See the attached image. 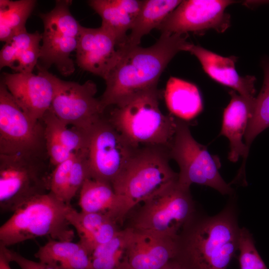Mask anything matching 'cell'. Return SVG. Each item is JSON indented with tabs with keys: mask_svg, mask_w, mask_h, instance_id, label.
<instances>
[{
	"mask_svg": "<svg viewBox=\"0 0 269 269\" xmlns=\"http://www.w3.org/2000/svg\"><path fill=\"white\" fill-rule=\"evenodd\" d=\"M130 232L131 228L126 227L110 241L97 247L91 255V269H129Z\"/></svg>",
	"mask_w": 269,
	"mask_h": 269,
	"instance_id": "d4e9b609",
	"label": "cell"
},
{
	"mask_svg": "<svg viewBox=\"0 0 269 269\" xmlns=\"http://www.w3.org/2000/svg\"><path fill=\"white\" fill-rule=\"evenodd\" d=\"M34 0H0V40L5 43L26 30V20L33 11Z\"/></svg>",
	"mask_w": 269,
	"mask_h": 269,
	"instance_id": "484cf974",
	"label": "cell"
},
{
	"mask_svg": "<svg viewBox=\"0 0 269 269\" xmlns=\"http://www.w3.org/2000/svg\"><path fill=\"white\" fill-rule=\"evenodd\" d=\"M42 34L26 30L6 41L0 52V67H8L15 73H31L40 57Z\"/></svg>",
	"mask_w": 269,
	"mask_h": 269,
	"instance_id": "7402d4cb",
	"label": "cell"
},
{
	"mask_svg": "<svg viewBox=\"0 0 269 269\" xmlns=\"http://www.w3.org/2000/svg\"><path fill=\"white\" fill-rule=\"evenodd\" d=\"M72 1L56 0L51 11L38 15L42 20L44 31L36 67L48 70L54 65L64 76L73 74L75 71L74 63L70 55L76 50L82 26L70 12Z\"/></svg>",
	"mask_w": 269,
	"mask_h": 269,
	"instance_id": "9c48e42d",
	"label": "cell"
},
{
	"mask_svg": "<svg viewBox=\"0 0 269 269\" xmlns=\"http://www.w3.org/2000/svg\"><path fill=\"white\" fill-rule=\"evenodd\" d=\"M10 262L3 250L0 248V269H11Z\"/></svg>",
	"mask_w": 269,
	"mask_h": 269,
	"instance_id": "836d02e7",
	"label": "cell"
},
{
	"mask_svg": "<svg viewBox=\"0 0 269 269\" xmlns=\"http://www.w3.org/2000/svg\"><path fill=\"white\" fill-rule=\"evenodd\" d=\"M168 148L159 146L139 147L130 162L113 182L130 214L135 207L177 181L178 173L169 165Z\"/></svg>",
	"mask_w": 269,
	"mask_h": 269,
	"instance_id": "5b68a950",
	"label": "cell"
},
{
	"mask_svg": "<svg viewBox=\"0 0 269 269\" xmlns=\"http://www.w3.org/2000/svg\"><path fill=\"white\" fill-rule=\"evenodd\" d=\"M79 192L81 211L106 214L121 225L129 215L123 198L111 184L89 178Z\"/></svg>",
	"mask_w": 269,
	"mask_h": 269,
	"instance_id": "44dd1931",
	"label": "cell"
},
{
	"mask_svg": "<svg viewBox=\"0 0 269 269\" xmlns=\"http://www.w3.org/2000/svg\"><path fill=\"white\" fill-rule=\"evenodd\" d=\"M51 166L48 155L0 154V211L49 192Z\"/></svg>",
	"mask_w": 269,
	"mask_h": 269,
	"instance_id": "8992f818",
	"label": "cell"
},
{
	"mask_svg": "<svg viewBox=\"0 0 269 269\" xmlns=\"http://www.w3.org/2000/svg\"><path fill=\"white\" fill-rule=\"evenodd\" d=\"M91 178L89 168L87 149L75 153V158L72 165L67 193L69 204L78 191H80L85 181Z\"/></svg>",
	"mask_w": 269,
	"mask_h": 269,
	"instance_id": "1f68e13d",
	"label": "cell"
},
{
	"mask_svg": "<svg viewBox=\"0 0 269 269\" xmlns=\"http://www.w3.org/2000/svg\"><path fill=\"white\" fill-rule=\"evenodd\" d=\"M161 96L157 87L136 93L112 106L107 118L135 147L168 148L176 131L177 119L161 112Z\"/></svg>",
	"mask_w": 269,
	"mask_h": 269,
	"instance_id": "3957f363",
	"label": "cell"
},
{
	"mask_svg": "<svg viewBox=\"0 0 269 269\" xmlns=\"http://www.w3.org/2000/svg\"><path fill=\"white\" fill-rule=\"evenodd\" d=\"M196 212L190 189L181 187L176 181L143 202L127 227L177 239Z\"/></svg>",
	"mask_w": 269,
	"mask_h": 269,
	"instance_id": "52a82bcc",
	"label": "cell"
},
{
	"mask_svg": "<svg viewBox=\"0 0 269 269\" xmlns=\"http://www.w3.org/2000/svg\"><path fill=\"white\" fill-rule=\"evenodd\" d=\"M42 121L45 135L57 140L72 153L88 148L89 132L64 123L52 112L50 109L44 115Z\"/></svg>",
	"mask_w": 269,
	"mask_h": 269,
	"instance_id": "4316f807",
	"label": "cell"
},
{
	"mask_svg": "<svg viewBox=\"0 0 269 269\" xmlns=\"http://www.w3.org/2000/svg\"><path fill=\"white\" fill-rule=\"evenodd\" d=\"M187 34L161 33L152 45L121 46V56L104 79L106 89L99 99L103 110L140 92L157 87L160 76L179 52L189 51Z\"/></svg>",
	"mask_w": 269,
	"mask_h": 269,
	"instance_id": "6da1fadb",
	"label": "cell"
},
{
	"mask_svg": "<svg viewBox=\"0 0 269 269\" xmlns=\"http://www.w3.org/2000/svg\"><path fill=\"white\" fill-rule=\"evenodd\" d=\"M70 206L50 192L31 199L0 226V246L8 247L39 237L72 241L74 232L67 217Z\"/></svg>",
	"mask_w": 269,
	"mask_h": 269,
	"instance_id": "277c9868",
	"label": "cell"
},
{
	"mask_svg": "<svg viewBox=\"0 0 269 269\" xmlns=\"http://www.w3.org/2000/svg\"><path fill=\"white\" fill-rule=\"evenodd\" d=\"M189 52L196 57L204 71L214 80L232 88L243 97H255L256 79L251 75H239L235 68L236 57H223L194 44Z\"/></svg>",
	"mask_w": 269,
	"mask_h": 269,
	"instance_id": "e0dca14e",
	"label": "cell"
},
{
	"mask_svg": "<svg viewBox=\"0 0 269 269\" xmlns=\"http://www.w3.org/2000/svg\"><path fill=\"white\" fill-rule=\"evenodd\" d=\"M240 231L234 203L215 216L196 212L176 239L175 260L188 269H226L238 250Z\"/></svg>",
	"mask_w": 269,
	"mask_h": 269,
	"instance_id": "7a4b0ae2",
	"label": "cell"
},
{
	"mask_svg": "<svg viewBox=\"0 0 269 269\" xmlns=\"http://www.w3.org/2000/svg\"><path fill=\"white\" fill-rule=\"evenodd\" d=\"M181 1L179 0H144L125 44L131 46L139 45L141 38L153 29H157Z\"/></svg>",
	"mask_w": 269,
	"mask_h": 269,
	"instance_id": "cb8c5ba5",
	"label": "cell"
},
{
	"mask_svg": "<svg viewBox=\"0 0 269 269\" xmlns=\"http://www.w3.org/2000/svg\"><path fill=\"white\" fill-rule=\"evenodd\" d=\"M164 98L171 114L180 120H192L203 110L201 97L196 86L176 77H170L168 80Z\"/></svg>",
	"mask_w": 269,
	"mask_h": 269,
	"instance_id": "603a6c76",
	"label": "cell"
},
{
	"mask_svg": "<svg viewBox=\"0 0 269 269\" xmlns=\"http://www.w3.org/2000/svg\"><path fill=\"white\" fill-rule=\"evenodd\" d=\"M37 68V74L3 73L1 82L23 112L38 121L50 109L60 79L48 70Z\"/></svg>",
	"mask_w": 269,
	"mask_h": 269,
	"instance_id": "5bb4252c",
	"label": "cell"
},
{
	"mask_svg": "<svg viewBox=\"0 0 269 269\" xmlns=\"http://www.w3.org/2000/svg\"><path fill=\"white\" fill-rule=\"evenodd\" d=\"M67 217L79 235V242L90 255L97 247L110 241L122 230L120 224L106 214L78 212L71 205Z\"/></svg>",
	"mask_w": 269,
	"mask_h": 269,
	"instance_id": "ffe728a7",
	"label": "cell"
},
{
	"mask_svg": "<svg viewBox=\"0 0 269 269\" xmlns=\"http://www.w3.org/2000/svg\"><path fill=\"white\" fill-rule=\"evenodd\" d=\"M161 269H188L182 264L176 260L170 261L166 266Z\"/></svg>",
	"mask_w": 269,
	"mask_h": 269,
	"instance_id": "e575fe53",
	"label": "cell"
},
{
	"mask_svg": "<svg viewBox=\"0 0 269 269\" xmlns=\"http://www.w3.org/2000/svg\"><path fill=\"white\" fill-rule=\"evenodd\" d=\"M76 52V62L81 69L105 79L119 59L122 47L101 26H82Z\"/></svg>",
	"mask_w": 269,
	"mask_h": 269,
	"instance_id": "9a60e30c",
	"label": "cell"
},
{
	"mask_svg": "<svg viewBox=\"0 0 269 269\" xmlns=\"http://www.w3.org/2000/svg\"><path fill=\"white\" fill-rule=\"evenodd\" d=\"M170 158L178 164L180 171L177 182L190 189L196 183L212 187L223 195H231L233 189L221 177L218 157L212 155L204 145L192 136L187 124L177 120L176 131L168 148Z\"/></svg>",
	"mask_w": 269,
	"mask_h": 269,
	"instance_id": "ba28073f",
	"label": "cell"
},
{
	"mask_svg": "<svg viewBox=\"0 0 269 269\" xmlns=\"http://www.w3.org/2000/svg\"><path fill=\"white\" fill-rule=\"evenodd\" d=\"M234 2L228 0H182L157 29L170 34L200 32L210 29L223 32L230 25V15L225 9Z\"/></svg>",
	"mask_w": 269,
	"mask_h": 269,
	"instance_id": "4fadbf2b",
	"label": "cell"
},
{
	"mask_svg": "<svg viewBox=\"0 0 269 269\" xmlns=\"http://www.w3.org/2000/svg\"><path fill=\"white\" fill-rule=\"evenodd\" d=\"M97 92L91 80L81 84L60 79L50 110L68 126L90 131L105 113Z\"/></svg>",
	"mask_w": 269,
	"mask_h": 269,
	"instance_id": "7c38bea8",
	"label": "cell"
},
{
	"mask_svg": "<svg viewBox=\"0 0 269 269\" xmlns=\"http://www.w3.org/2000/svg\"><path fill=\"white\" fill-rule=\"evenodd\" d=\"M229 94L231 100L223 113L221 134L229 140L228 158L235 162L240 156L246 158L248 153L249 147L242 139L253 113L256 97L246 98L234 90Z\"/></svg>",
	"mask_w": 269,
	"mask_h": 269,
	"instance_id": "ac0fdd59",
	"label": "cell"
},
{
	"mask_svg": "<svg viewBox=\"0 0 269 269\" xmlns=\"http://www.w3.org/2000/svg\"><path fill=\"white\" fill-rule=\"evenodd\" d=\"M238 250L241 269H268L256 249L252 236L245 228H241Z\"/></svg>",
	"mask_w": 269,
	"mask_h": 269,
	"instance_id": "f546056e",
	"label": "cell"
},
{
	"mask_svg": "<svg viewBox=\"0 0 269 269\" xmlns=\"http://www.w3.org/2000/svg\"><path fill=\"white\" fill-rule=\"evenodd\" d=\"M83 247L79 242L60 241L50 239L39 248L34 256L39 262L56 269H63Z\"/></svg>",
	"mask_w": 269,
	"mask_h": 269,
	"instance_id": "f1b7e54d",
	"label": "cell"
},
{
	"mask_svg": "<svg viewBox=\"0 0 269 269\" xmlns=\"http://www.w3.org/2000/svg\"><path fill=\"white\" fill-rule=\"evenodd\" d=\"M0 154L48 155L42 121H34L23 112L1 82Z\"/></svg>",
	"mask_w": 269,
	"mask_h": 269,
	"instance_id": "8fae6325",
	"label": "cell"
},
{
	"mask_svg": "<svg viewBox=\"0 0 269 269\" xmlns=\"http://www.w3.org/2000/svg\"><path fill=\"white\" fill-rule=\"evenodd\" d=\"M138 148L103 116L89 132L87 157L91 178L112 185Z\"/></svg>",
	"mask_w": 269,
	"mask_h": 269,
	"instance_id": "30bf717a",
	"label": "cell"
},
{
	"mask_svg": "<svg viewBox=\"0 0 269 269\" xmlns=\"http://www.w3.org/2000/svg\"><path fill=\"white\" fill-rule=\"evenodd\" d=\"M264 73L263 85L256 98L252 116L244 135L245 143L249 147L256 137L269 127V59L262 63Z\"/></svg>",
	"mask_w": 269,
	"mask_h": 269,
	"instance_id": "83f0119b",
	"label": "cell"
},
{
	"mask_svg": "<svg viewBox=\"0 0 269 269\" xmlns=\"http://www.w3.org/2000/svg\"><path fill=\"white\" fill-rule=\"evenodd\" d=\"M75 153L65 161L55 166L50 176L49 192L58 199L68 204L67 193L70 174L75 158Z\"/></svg>",
	"mask_w": 269,
	"mask_h": 269,
	"instance_id": "4dcf8cb0",
	"label": "cell"
},
{
	"mask_svg": "<svg viewBox=\"0 0 269 269\" xmlns=\"http://www.w3.org/2000/svg\"><path fill=\"white\" fill-rule=\"evenodd\" d=\"M130 228L129 269H161L175 259L176 239L160 237Z\"/></svg>",
	"mask_w": 269,
	"mask_h": 269,
	"instance_id": "2e32d148",
	"label": "cell"
},
{
	"mask_svg": "<svg viewBox=\"0 0 269 269\" xmlns=\"http://www.w3.org/2000/svg\"><path fill=\"white\" fill-rule=\"evenodd\" d=\"M89 5L100 16L101 26L110 32L119 45L127 41L142 6L141 0H91Z\"/></svg>",
	"mask_w": 269,
	"mask_h": 269,
	"instance_id": "d6986e66",
	"label": "cell"
},
{
	"mask_svg": "<svg viewBox=\"0 0 269 269\" xmlns=\"http://www.w3.org/2000/svg\"><path fill=\"white\" fill-rule=\"evenodd\" d=\"M0 248L3 250L9 261L15 262L21 269H56L42 262L29 260L7 247L0 246Z\"/></svg>",
	"mask_w": 269,
	"mask_h": 269,
	"instance_id": "d6a6232c",
	"label": "cell"
}]
</instances>
